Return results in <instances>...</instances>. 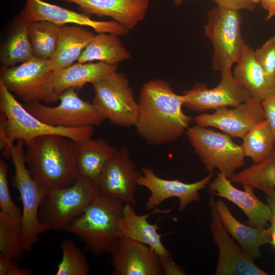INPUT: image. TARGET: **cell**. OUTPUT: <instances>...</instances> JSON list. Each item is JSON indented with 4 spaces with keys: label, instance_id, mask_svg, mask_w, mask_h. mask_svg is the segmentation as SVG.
<instances>
[{
    "label": "cell",
    "instance_id": "b9f144b4",
    "mask_svg": "<svg viewBox=\"0 0 275 275\" xmlns=\"http://www.w3.org/2000/svg\"><path fill=\"white\" fill-rule=\"evenodd\" d=\"M270 222V226L267 228L270 237V243L275 249V216L272 215Z\"/></svg>",
    "mask_w": 275,
    "mask_h": 275
},
{
    "label": "cell",
    "instance_id": "ffe728a7",
    "mask_svg": "<svg viewBox=\"0 0 275 275\" xmlns=\"http://www.w3.org/2000/svg\"><path fill=\"white\" fill-rule=\"evenodd\" d=\"M73 3L86 14L108 17L128 30L146 16L150 0H56Z\"/></svg>",
    "mask_w": 275,
    "mask_h": 275
},
{
    "label": "cell",
    "instance_id": "7a4b0ae2",
    "mask_svg": "<svg viewBox=\"0 0 275 275\" xmlns=\"http://www.w3.org/2000/svg\"><path fill=\"white\" fill-rule=\"evenodd\" d=\"M25 161L33 178L48 193L72 184L78 175L77 143L59 135L37 137L24 144Z\"/></svg>",
    "mask_w": 275,
    "mask_h": 275
},
{
    "label": "cell",
    "instance_id": "52a82bcc",
    "mask_svg": "<svg viewBox=\"0 0 275 275\" xmlns=\"http://www.w3.org/2000/svg\"><path fill=\"white\" fill-rule=\"evenodd\" d=\"M207 16L204 32L213 46L212 68L222 72L236 64L246 44L241 32L243 18L240 11L218 6L209 10Z\"/></svg>",
    "mask_w": 275,
    "mask_h": 275
},
{
    "label": "cell",
    "instance_id": "e0dca14e",
    "mask_svg": "<svg viewBox=\"0 0 275 275\" xmlns=\"http://www.w3.org/2000/svg\"><path fill=\"white\" fill-rule=\"evenodd\" d=\"M233 108L223 107L214 113L196 116L198 125L219 129L232 137L243 138L257 123L266 119L261 101L251 98Z\"/></svg>",
    "mask_w": 275,
    "mask_h": 275
},
{
    "label": "cell",
    "instance_id": "7c38bea8",
    "mask_svg": "<svg viewBox=\"0 0 275 275\" xmlns=\"http://www.w3.org/2000/svg\"><path fill=\"white\" fill-rule=\"evenodd\" d=\"M232 68L221 73L219 84L209 89L203 83H198L182 94L183 106L198 112L217 109L223 107H235L252 98V95L236 81Z\"/></svg>",
    "mask_w": 275,
    "mask_h": 275
},
{
    "label": "cell",
    "instance_id": "9a60e30c",
    "mask_svg": "<svg viewBox=\"0 0 275 275\" xmlns=\"http://www.w3.org/2000/svg\"><path fill=\"white\" fill-rule=\"evenodd\" d=\"M215 202L214 198L211 197L210 230L213 241L219 250L215 274L267 275L230 237L218 216Z\"/></svg>",
    "mask_w": 275,
    "mask_h": 275
},
{
    "label": "cell",
    "instance_id": "5bb4252c",
    "mask_svg": "<svg viewBox=\"0 0 275 275\" xmlns=\"http://www.w3.org/2000/svg\"><path fill=\"white\" fill-rule=\"evenodd\" d=\"M140 173L127 147L118 149L104 167L97 182L100 193L136 205L135 191Z\"/></svg>",
    "mask_w": 275,
    "mask_h": 275
},
{
    "label": "cell",
    "instance_id": "ba28073f",
    "mask_svg": "<svg viewBox=\"0 0 275 275\" xmlns=\"http://www.w3.org/2000/svg\"><path fill=\"white\" fill-rule=\"evenodd\" d=\"M99 193L96 182L78 175L69 186L48 193L41 205L39 219L50 230L62 229L81 214Z\"/></svg>",
    "mask_w": 275,
    "mask_h": 275
},
{
    "label": "cell",
    "instance_id": "f546056e",
    "mask_svg": "<svg viewBox=\"0 0 275 275\" xmlns=\"http://www.w3.org/2000/svg\"><path fill=\"white\" fill-rule=\"evenodd\" d=\"M242 139L241 146L244 154L254 162L267 158L275 148V136L266 119L255 125Z\"/></svg>",
    "mask_w": 275,
    "mask_h": 275
},
{
    "label": "cell",
    "instance_id": "6da1fadb",
    "mask_svg": "<svg viewBox=\"0 0 275 275\" xmlns=\"http://www.w3.org/2000/svg\"><path fill=\"white\" fill-rule=\"evenodd\" d=\"M136 131L148 144L159 146L173 142L187 129L191 117L182 111V95L176 94L171 85L155 78L142 86L138 101Z\"/></svg>",
    "mask_w": 275,
    "mask_h": 275
},
{
    "label": "cell",
    "instance_id": "d6a6232c",
    "mask_svg": "<svg viewBox=\"0 0 275 275\" xmlns=\"http://www.w3.org/2000/svg\"><path fill=\"white\" fill-rule=\"evenodd\" d=\"M62 257L58 265L56 275H88L90 267L82 251L71 240L61 243Z\"/></svg>",
    "mask_w": 275,
    "mask_h": 275
},
{
    "label": "cell",
    "instance_id": "f6af8a7d",
    "mask_svg": "<svg viewBox=\"0 0 275 275\" xmlns=\"http://www.w3.org/2000/svg\"><path fill=\"white\" fill-rule=\"evenodd\" d=\"M253 3H254V4H256L260 2V0H250Z\"/></svg>",
    "mask_w": 275,
    "mask_h": 275
},
{
    "label": "cell",
    "instance_id": "44dd1931",
    "mask_svg": "<svg viewBox=\"0 0 275 275\" xmlns=\"http://www.w3.org/2000/svg\"><path fill=\"white\" fill-rule=\"evenodd\" d=\"M132 205L125 204L119 222L120 237H125L145 244L151 248L159 257L171 256L161 241L162 235L158 233L157 223L150 224L147 218L158 213L168 214L172 208L161 209L156 208L148 214H136Z\"/></svg>",
    "mask_w": 275,
    "mask_h": 275
},
{
    "label": "cell",
    "instance_id": "4fadbf2b",
    "mask_svg": "<svg viewBox=\"0 0 275 275\" xmlns=\"http://www.w3.org/2000/svg\"><path fill=\"white\" fill-rule=\"evenodd\" d=\"M16 17L27 22L46 21L60 26L74 23L91 27L98 33H109L118 36L126 35L129 32V30L114 20H93L84 13L76 12L42 0H25V5Z\"/></svg>",
    "mask_w": 275,
    "mask_h": 275
},
{
    "label": "cell",
    "instance_id": "4316f807",
    "mask_svg": "<svg viewBox=\"0 0 275 275\" xmlns=\"http://www.w3.org/2000/svg\"><path fill=\"white\" fill-rule=\"evenodd\" d=\"M131 58V53L123 46L118 36L102 33L94 36L77 61L84 63L99 61L115 65Z\"/></svg>",
    "mask_w": 275,
    "mask_h": 275
},
{
    "label": "cell",
    "instance_id": "836d02e7",
    "mask_svg": "<svg viewBox=\"0 0 275 275\" xmlns=\"http://www.w3.org/2000/svg\"><path fill=\"white\" fill-rule=\"evenodd\" d=\"M8 165L0 159V208L1 212L21 227L22 212L11 197L8 185Z\"/></svg>",
    "mask_w": 275,
    "mask_h": 275
},
{
    "label": "cell",
    "instance_id": "ab89813d",
    "mask_svg": "<svg viewBox=\"0 0 275 275\" xmlns=\"http://www.w3.org/2000/svg\"><path fill=\"white\" fill-rule=\"evenodd\" d=\"M7 119L3 112L0 113V150L3 151L7 147Z\"/></svg>",
    "mask_w": 275,
    "mask_h": 275
},
{
    "label": "cell",
    "instance_id": "2e32d148",
    "mask_svg": "<svg viewBox=\"0 0 275 275\" xmlns=\"http://www.w3.org/2000/svg\"><path fill=\"white\" fill-rule=\"evenodd\" d=\"M143 174L139 176L138 185L147 188L151 193L145 205L147 210H153L162 202L175 197L179 200V211H184L188 205L200 199L199 190L204 188L213 176L214 172L196 182L186 183L179 179L169 180L158 177L154 170L147 167L142 168Z\"/></svg>",
    "mask_w": 275,
    "mask_h": 275
},
{
    "label": "cell",
    "instance_id": "484cf974",
    "mask_svg": "<svg viewBox=\"0 0 275 275\" xmlns=\"http://www.w3.org/2000/svg\"><path fill=\"white\" fill-rule=\"evenodd\" d=\"M94 36L80 25L60 26L57 48L50 59L53 69L56 71L73 64Z\"/></svg>",
    "mask_w": 275,
    "mask_h": 275
},
{
    "label": "cell",
    "instance_id": "ac0fdd59",
    "mask_svg": "<svg viewBox=\"0 0 275 275\" xmlns=\"http://www.w3.org/2000/svg\"><path fill=\"white\" fill-rule=\"evenodd\" d=\"M114 275H161L159 258L149 246L121 237L110 253Z\"/></svg>",
    "mask_w": 275,
    "mask_h": 275
},
{
    "label": "cell",
    "instance_id": "8fae6325",
    "mask_svg": "<svg viewBox=\"0 0 275 275\" xmlns=\"http://www.w3.org/2000/svg\"><path fill=\"white\" fill-rule=\"evenodd\" d=\"M60 104L49 106L40 102L25 103L24 107L43 122L67 128L99 126L105 120L96 107L81 99L75 89H68L60 94Z\"/></svg>",
    "mask_w": 275,
    "mask_h": 275
},
{
    "label": "cell",
    "instance_id": "9c48e42d",
    "mask_svg": "<svg viewBox=\"0 0 275 275\" xmlns=\"http://www.w3.org/2000/svg\"><path fill=\"white\" fill-rule=\"evenodd\" d=\"M187 138L209 173L217 169L230 179L244 164L245 157L241 146L231 136L199 125L188 127Z\"/></svg>",
    "mask_w": 275,
    "mask_h": 275
},
{
    "label": "cell",
    "instance_id": "7402d4cb",
    "mask_svg": "<svg viewBox=\"0 0 275 275\" xmlns=\"http://www.w3.org/2000/svg\"><path fill=\"white\" fill-rule=\"evenodd\" d=\"M236 64L233 77L252 97L262 101L275 91V86L256 60L250 45L245 44Z\"/></svg>",
    "mask_w": 275,
    "mask_h": 275
},
{
    "label": "cell",
    "instance_id": "d590c367",
    "mask_svg": "<svg viewBox=\"0 0 275 275\" xmlns=\"http://www.w3.org/2000/svg\"><path fill=\"white\" fill-rule=\"evenodd\" d=\"M17 261L0 255V275H32L33 270L23 268Z\"/></svg>",
    "mask_w": 275,
    "mask_h": 275
},
{
    "label": "cell",
    "instance_id": "cb8c5ba5",
    "mask_svg": "<svg viewBox=\"0 0 275 275\" xmlns=\"http://www.w3.org/2000/svg\"><path fill=\"white\" fill-rule=\"evenodd\" d=\"M118 64L109 65L102 62L77 63L55 71L53 84L60 95L65 90L80 89L88 83L93 84L117 72Z\"/></svg>",
    "mask_w": 275,
    "mask_h": 275
},
{
    "label": "cell",
    "instance_id": "ee69618b",
    "mask_svg": "<svg viewBox=\"0 0 275 275\" xmlns=\"http://www.w3.org/2000/svg\"><path fill=\"white\" fill-rule=\"evenodd\" d=\"M173 4L176 6H179L181 5L185 0H172Z\"/></svg>",
    "mask_w": 275,
    "mask_h": 275
},
{
    "label": "cell",
    "instance_id": "d6986e66",
    "mask_svg": "<svg viewBox=\"0 0 275 275\" xmlns=\"http://www.w3.org/2000/svg\"><path fill=\"white\" fill-rule=\"evenodd\" d=\"M243 190L234 186L230 179L219 172L208 185L212 195L226 199L238 206L246 215L248 225L266 228L272 214L268 204L260 201L255 195L253 187L243 185Z\"/></svg>",
    "mask_w": 275,
    "mask_h": 275
},
{
    "label": "cell",
    "instance_id": "8992f818",
    "mask_svg": "<svg viewBox=\"0 0 275 275\" xmlns=\"http://www.w3.org/2000/svg\"><path fill=\"white\" fill-rule=\"evenodd\" d=\"M54 72L50 59L34 57L18 66H1L0 80L25 103H50L59 97L53 84Z\"/></svg>",
    "mask_w": 275,
    "mask_h": 275
},
{
    "label": "cell",
    "instance_id": "d4e9b609",
    "mask_svg": "<svg viewBox=\"0 0 275 275\" xmlns=\"http://www.w3.org/2000/svg\"><path fill=\"white\" fill-rule=\"evenodd\" d=\"M77 143L76 167L78 175L97 183L106 164L117 151L102 138Z\"/></svg>",
    "mask_w": 275,
    "mask_h": 275
},
{
    "label": "cell",
    "instance_id": "603a6c76",
    "mask_svg": "<svg viewBox=\"0 0 275 275\" xmlns=\"http://www.w3.org/2000/svg\"><path fill=\"white\" fill-rule=\"evenodd\" d=\"M218 216L226 231L239 243L241 248L253 259L260 256V247L270 243L268 229L256 228L238 221L222 200L215 202Z\"/></svg>",
    "mask_w": 275,
    "mask_h": 275
},
{
    "label": "cell",
    "instance_id": "83f0119b",
    "mask_svg": "<svg viewBox=\"0 0 275 275\" xmlns=\"http://www.w3.org/2000/svg\"><path fill=\"white\" fill-rule=\"evenodd\" d=\"M13 22L12 29L1 47L0 62L2 66H14L35 57L29 36V22L16 16Z\"/></svg>",
    "mask_w": 275,
    "mask_h": 275
},
{
    "label": "cell",
    "instance_id": "4dcf8cb0",
    "mask_svg": "<svg viewBox=\"0 0 275 275\" xmlns=\"http://www.w3.org/2000/svg\"><path fill=\"white\" fill-rule=\"evenodd\" d=\"M29 36L36 57L50 59L60 38V25L46 21L29 22Z\"/></svg>",
    "mask_w": 275,
    "mask_h": 275
},
{
    "label": "cell",
    "instance_id": "3957f363",
    "mask_svg": "<svg viewBox=\"0 0 275 275\" xmlns=\"http://www.w3.org/2000/svg\"><path fill=\"white\" fill-rule=\"evenodd\" d=\"M123 204L117 199L100 193L79 216L62 229L78 237L95 256L110 254L120 238L119 222Z\"/></svg>",
    "mask_w": 275,
    "mask_h": 275
},
{
    "label": "cell",
    "instance_id": "60d3db41",
    "mask_svg": "<svg viewBox=\"0 0 275 275\" xmlns=\"http://www.w3.org/2000/svg\"><path fill=\"white\" fill-rule=\"evenodd\" d=\"M263 8L266 11V20L275 17V0H260Z\"/></svg>",
    "mask_w": 275,
    "mask_h": 275
},
{
    "label": "cell",
    "instance_id": "8d00e7d4",
    "mask_svg": "<svg viewBox=\"0 0 275 275\" xmlns=\"http://www.w3.org/2000/svg\"><path fill=\"white\" fill-rule=\"evenodd\" d=\"M217 6L235 10H246L253 11L255 4L250 0H212Z\"/></svg>",
    "mask_w": 275,
    "mask_h": 275
},
{
    "label": "cell",
    "instance_id": "e575fe53",
    "mask_svg": "<svg viewBox=\"0 0 275 275\" xmlns=\"http://www.w3.org/2000/svg\"><path fill=\"white\" fill-rule=\"evenodd\" d=\"M254 55L269 80L275 86V35L254 50Z\"/></svg>",
    "mask_w": 275,
    "mask_h": 275
},
{
    "label": "cell",
    "instance_id": "7bdbcfd3",
    "mask_svg": "<svg viewBox=\"0 0 275 275\" xmlns=\"http://www.w3.org/2000/svg\"><path fill=\"white\" fill-rule=\"evenodd\" d=\"M266 196L267 200L270 208L272 215L275 216V190Z\"/></svg>",
    "mask_w": 275,
    "mask_h": 275
},
{
    "label": "cell",
    "instance_id": "5b68a950",
    "mask_svg": "<svg viewBox=\"0 0 275 275\" xmlns=\"http://www.w3.org/2000/svg\"><path fill=\"white\" fill-rule=\"evenodd\" d=\"M16 141L9 148L14 169L11 182L18 191L22 202V240L25 252H30L39 236L50 230L39 216L41 205L48 191L33 178L27 167L24 141Z\"/></svg>",
    "mask_w": 275,
    "mask_h": 275
},
{
    "label": "cell",
    "instance_id": "f35d334b",
    "mask_svg": "<svg viewBox=\"0 0 275 275\" xmlns=\"http://www.w3.org/2000/svg\"><path fill=\"white\" fill-rule=\"evenodd\" d=\"M159 258L162 274L183 275L186 274L185 271L174 261L172 256L159 257Z\"/></svg>",
    "mask_w": 275,
    "mask_h": 275
},
{
    "label": "cell",
    "instance_id": "277c9868",
    "mask_svg": "<svg viewBox=\"0 0 275 275\" xmlns=\"http://www.w3.org/2000/svg\"><path fill=\"white\" fill-rule=\"evenodd\" d=\"M0 111L5 114L7 119V147L2 151L4 158L10 157L9 148L18 140L25 144L38 136L59 135L79 143L91 138L93 133V126L67 128L43 122L19 103L1 80Z\"/></svg>",
    "mask_w": 275,
    "mask_h": 275
},
{
    "label": "cell",
    "instance_id": "30bf717a",
    "mask_svg": "<svg viewBox=\"0 0 275 275\" xmlns=\"http://www.w3.org/2000/svg\"><path fill=\"white\" fill-rule=\"evenodd\" d=\"M92 104L104 119L121 127L135 125L139 116L138 101L126 75L117 71L92 84Z\"/></svg>",
    "mask_w": 275,
    "mask_h": 275
},
{
    "label": "cell",
    "instance_id": "74e56055",
    "mask_svg": "<svg viewBox=\"0 0 275 275\" xmlns=\"http://www.w3.org/2000/svg\"><path fill=\"white\" fill-rule=\"evenodd\" d=\"M261 104L275 136V91L263 100Z\"/></svg>",
    "mask_w": 275,
    "mask_h": 275
},
{
    "label": "cell",
    "instance_id": "1f68e13d",
    "mask_svg": "<svg viewBox=\"0 0 275 275\" xmlns=\"http://www.w3.org/2000/svg\"><path fill=\"white\" fill-rule=\"evenodd\" d=\"M24 251L21 227L0 212V255L18 261Z\"/></svg>",
    "mask_w": 275,
    "mask_h": 275
},
{
    "label": "cell",
    "instance_id": "f1b7e54d",
    "mask_svg": "<svg viewBox=\"0 0 275 275\" xmlns=\"http://www.w3.org/2000/svg\"><path fill=\"white\" fill-rule=\"evenodd\" d=\"M232 182L248 185L268 195L275 190V148L264 160L254 162L242 171L234 174Z\"/></svg>",
    "mask_w": 275,
    "mask_h": 275
}]
</instances>
